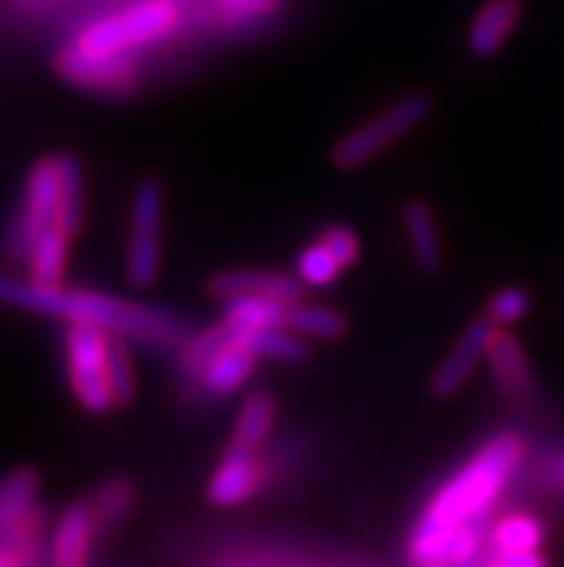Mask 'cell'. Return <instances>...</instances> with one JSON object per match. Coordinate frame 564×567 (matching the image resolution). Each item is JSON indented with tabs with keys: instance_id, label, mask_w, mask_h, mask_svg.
<instances>
[{
	"instance_id": "cb8c5ba5",
	"label": "cell",
	"mask_w": 564,
	"mask_h": 567,
	"mask_svg": "<svg viewBox=\"0 0 564 567\" xmlns=\"http://www.w3.org/2000/svg\"><path fill=\"white\" fill-rule=\"evenodd\" d=\"M225 317L236 329H259V326H286V315L291 302L274 300V297H234L225 300Z\"/></svg>"
},
{
	"instance_id": "d6986e66",
	"label": "cell",
	"mask_w": 564,
	"mask_h": 567,
	"mask_svg": "<svg viewBox=\"0 0 564 567\" xmlns=\"http://www.w3.org/2000/svg\"><path fill=\"white\" fill-rule=\"evenodd\" d=\"M84 216V171L72 153H58V228L75 239Z\"/></svg>"
},
{
	"instance_id": "6da1fadb",
	"label": "cell",
	"mask_w": 564,
	"mask_h": 567,
	"mask_svg": "<svg viewBox=\"0 0 564 567\" xmlns=\"http://www.w3.org/2000/svg\"><path fill=\"white\" fill-rule=\"evenodd\" d=\"M527 444L519 432L504 430L486 441L470 464L458 470L429 502L409 536V565L447 567V547L461 527L486 518L507 482L524 461Z\"/></svg>"
},
{
	"instance_id": "1f68e13d",
	"label": "cell",
	"mask_w": 564,
	"mask_h": 567,
	"mask_svg": "<svg viewBox=\"0 0 564 567\" xmlns=\"http://www.w3.org/2000/svg\"><path fill=\"white\" fill-rule=\"evenodd\" d=\"M486 567H551L539 550H495Z\"/></svg>"
},
{
	"instance_id": "9a60e30c",
	"label": "cell",
	"mask_w": 564,
	"mask_h": 567,
	"mask_svg": "<svg viewBox=\"0 0 564 567\" xmlns=\"http://www.w3.org/2000/svg\"><path fill=\"white\" fill-rule=\"evenodd\" d=\"M95 530L90 504H70L52 533V567H86Z\"/></svg>"
},
{
	"instance_id": "603a6c76",
	"label": "cell",
	"mask_w": 564,
	"mask_h": 567,
	"mask_svg": "<svg viewBox=\"0 0 564 567\" xmlns=\"http://www.w3.org/2000/svg\"><path fill=\"white\" fill-rule=\"evenodd\" d=\"M234 340V329H230L228 320H222V323L211 326V329L199 331V334H193L187 338L185 343L176 349V363H180V372L185 378H193V381H199L205 367L214 360V354L219 352L222 346L230 343Z\"/></svg>"
},
{
	"instance_id": "8992f818",
	"label": "cell",
	"mask_w": 564,
	"mask_h": 567,
	"mask_svg": "<svg viewBox=\"0 0 564 567\" xmlns=\"http://www.w3.org/2000/svg\"><path fill=\"white\" fill-rule=\"evenodd\" d=\"M162 219H165V194L156 179H142L130 199L127 251L124 274L136 288H147L162 271Z\"/></svg>"
},
{
	"instance_id": "ac0fdd59",
	"label": "cell",
	"mask_w": 564,
	"mask_h": 567,
	"mask_svg": "<svg viewBox=\"0 0 564 567\" xmlns=\"http://www.w3.org/2000/svg\"><path fill=\"white\" fill-rule=\"evenodd\" d=\"M274 424H277V398L268 389H257V392H250L245 398L239 412H236L230 444H239L257 453L263 441L271 435Z\"/></svg>"
},
{
	"instance_id": "83f0119b",
	"label": "cell",
	"mask_w": 564,
	"mask_h": 567,
	"mask_svg": "<svg viewBox=\"0 0 564 567\" xmlns=\"http://www.w3.org/2000/svg\"><path fill=\"white\" fill-rule=\"evenodd\" d=\"M340 274H343V266L337 262L335 254L320 239L308 245V248H302L300 257H297V277L308 288L335 286L340 280Z\"/></svg>"
},
{
	"instance_id": "7402d4cb",
	"label": "cell",
	"mask_w": 564,
	"mask_h": 567,
	"mask_svg": "<svg viewBox=\"0 0 564 567\" xmlns=\"http://www.w3.org/2000/svg\"><path fill=\"white\" fill-rule=\"evenodd\" d=\"M90 513L95 518V527L99 530H110V527L122 525L124 518L130 516V511L136 507V484L130 478H110V482L101 484L90 496Z\"/></svg>"
},
{
	"instance_id": "2e32d148",
	"label": "cell",
	"mask_w": 564,
	"mask_h": 567,
	"mask_svg": "<svg viewBox=\"0 0 564 567\" xmlns=\"http://www.w3.org/2000/svg\"><path fill=\"white\" fill-rule=\"evenodd\" d=\"M257 354L250 352L243 340L234 338L214 354V360L202 372L199 383L205 386V392H211L216 398L234 395L236 389L248 383V378L257 369Z\"/></svg>"
},
{
	"instance_id": "d4e9b609",
	"label": "cell",
	"mask_w": 564,
	"mask_h": 567,
	"mask_svg": "<svg viewBox=\"0 0 564 567\" xmlns=\"http://www.w3.org/2000/svg\"><path fill=\"white\" fill-rule=\"evenodd\" d=\"M38 496V475L32 470H18L0 482V536L21 525L32 511Z\"/></svg>"
},
{
	"instance_id": "ffe728a7",
	"label": "cell",
	"mask_w": 564,
	"mask_h": 567,
	"mask_svg": "<svg viewBox=\"0 0 564 567\" xmlns=\"http://www.w3.org/2000/svg\"><path fill=\"white\" fill-rule=\"evenodd\" d=\"M66 262H70V237L52 225L29 248V280L41 286H61L66 277Z\"/></svg>"
},
{
	"instance_id": "9c48e42d",
	"label": "cell",
	"mask_w": 564,
	"mask_h": 567,
	"mask_svg": "<svg viewBox=\"0 0 564 567\" xmlns=\"http://www.w3.org/2000/svg\"><path fill=\"white\" fill-rule=\"evenodd\" d=\"M495 323L486 315H481L479 320H472L461 338L452 343V349L447 352V358L435 367V372L429 374V395L435 401H450L455 398L461 389L466 386L475 369H479L481 360L486 358V343L493 338Z\"/></svg>"
},
{
	"instance_id": "7a4b0ae2",
	"label": "cell",
	"mask_w": 564,
	"mask_h": 567,
	"mask_svg": "<svg viewBox=\"0 0 564 567\" xmlns=\"http://www.w3.org/2000/svg\"><path fill=\"white\" fill-rule=\"evenodd\" d=\"M0 302L32 315L61 317L66 323L95 326L107 334H119L151 349H180L191 338L187 320L176 311L142 306L104 291L41 286L32 280H18L7 271H0Z\"/></svg>"
},
{
	"instance_id": "4dcf8cb0",
	"label": "cell",
	"mask_w": 564,
	"mask_h": 567,
	"mask_svg": "<svg viewBox=\"0 0 564 567\" xmlns=\"http://www.w3.org/2000/svg\"><path fill=\"white\" fill-rule=\"evenodd\" d=\"M286 0H214L216 12H222L234 23H254L263 18H271L283 9Z\"/></svg>"
},
{
	"instance_id": "52a82bcc",
	"label": "cell",
	"mask_w": 564,
	"mask_h": 567,
	"mask_svg": "<svg viewBox=\"0 0 564 567\" xmlns=\"http://www.w3.org/2000/svg\"><path fill=\"white\" fill-rule=\"evenodd\" d=\"M52 225H58V156H43L29 167L21 205L9 228L12 257L27 259L29 248Z\"/></svg>"
},
{
	"instance_id": "7c38bea8",
	"label": "cell",
	"mask_w": 564,
	"mask_h": 567,
	"mask_svg": "<svg viewBox=\"0 0 564 567\" xmlns=\"http://www.w3.org/2000/svg\"><path fill=\"white\" fill-rule=\"evenodd\" d=\"M524 18V0H486L466 29V52L475 61H490Z\"/></svg>"
},
{
	"instance_id": "5bb4252c",
	"label": "cell",
	"mask_w": 564,
	"mask_h": 567,
	"mask_svg": "<svg viewBox=\"0 0 564 567\" xmlns=\"http://www.w3.org/2000/svg\"><path fill=\"white\" fill-rule=\"evenodd\" d=\"M486 367L493 372V381L499 383L501 392H507L513 398H527L536 389V378H533V367L524 352L522 340L510 334L507 329L495 326L493 338L486 343Z\"/></svg>"
},
{
	"instance_id": "44dd1931",
	"label": "cell",
	"mask_w": 564,
	"mask_h": 567,
	"mask_svg": "<svg viewBox=\"0 0 564 567\" xmlns=\"http://www.w3.org/2000/svg\"><path fill=\"white\" fill-rule=\"evenodd\" d=\"M286 326L306 340H340L349 334V320L337 309L315 306V302H291L286 315Z\"/></svg>"
},
{
	"instance_id": "f1b7e54d",
	"label": "cell",
	"mask_w": 564,
	"mask_h": 567,
	"mask_svg": "<svg viewBox=\"0 0 564 567\" xmlns=\"http://www.w3.org/2000/svg\"><path fill=\"white\" fill-rule=\"evenodd\" d=\"M530 306H533V297H530L527 288L504 286L486 300L484 315L490 317L495 326H501V329H510V326L522 323L524 317L530 315Z\"/></svg>"
},
{
	"instance_id": "30bf717a",
	"label": "cell",
	"mask_w": 564,
	"mask_h": 567,
	"mask_svg": "<svg viewBox=\"0 0 564 567\" xmlns=\"http://www.w3.org/2000/svg\"><path fill=\"white\" fill-rule=\"evenodd\" d=\"M205 288L207 295L219 302L248 295L297 302L306 295V286L300 282V277H288V274L279 271H259V268H230V271H219L207 280Z\"/></svg>"
},
{
	"instance_id": "e0dca14e",
	"label": "cell",
	"mask_w": 564,
	"mask_h": 567,
	"mask_svg": "<svg viewBox=\"0 0 564 567\" xmlns=\"http://www.w3.org/2000/svg\"><path fill=\"white\" fill-rule=\"evenodd\" d=\"M234 329V338L243 340L259 360H277V363H302L311 349L308 340L288 326H259V329Z\"/></svg>"
},
{
	"instance_id": "f546056e",
	"label": "cell",
	"mask_w": 564,
	"mask_h": 567,
	"mask_svg": "<svg viewBox=\"0 0 564 567\" xmlns=\"http://www.w3.org/2000/svg\"><path fill=\"white\" fill-rule=\"evenodd\" d=\"M320 239L326 248H329L331 254H335V259L343 266V271H349V268L358 266L360 259V239L358 234L349 228V225H326V228L320 230Z\"/></svg>"
},
{
	"instance_id": "ba28073f",
	"label": "cell",
	"mask_w": 564,
	"mask_h": 567,
	"mask_svg": "<svg viewBox=\"0 0 564 567\" xmlns=\"http://www.w3.org/2000/svg\"><path fill=\"white\" fill-rule=\"evenodd\" d=\"M55 72L72 86L93 90V93L124 95L133 93L139 84V72L133 58H90L72 43L61 47L55 55Z\"/></svg>"
},
{
	"instance_id": "8fae6325",
	"label": "cell",
	"mask_w": 564,
	"mask_h": 567,
	"mask_svg": "<svg viewBox=\"0 0 564 567\" xmlns=\"http://www.w3.org/2000/svg\"><path fill=\"white\" fill-rule=\"evenodd\" d=\"M259 482H263V470L254 450L230 444L207 482V502L216 507H239L257 493Z\"/></svg>"
},
{
	"instance_id": "4316f807",
	"label": "cell",
	"mask_w": 564,
	"mask_h": 567,
	"mask_svg": "<svg viewBox=\"0 0 564 567\" xmlns=\"http://www.w3.org/2000/svg\"><path fill=\"white\" fill-rule=\"evenodd\" d=\"M490 536H493L495 550H539L544 542V527L539 518L515 513V516L501 518Z\"/></svg>"
},
{
	"instance_id": "d6a6232c",
	"label": "cell",
	"mask_w": 564,
	"mask_h": 567,
	"mask_svg": "<svg viewBox=\"0 0 564 567\" xmlns=\"http://www.w3.org/2000/svg\"><path fill=\"white\" fill-rule=\"evenodd\" d=\"M544 478H547L553 487L564 489V450H562V453L553 455L551 464H547V470H544Z\"/></svg>"
},
{
	"instance_id": "4fadbf2b",
	"label": "cell",
	"mask_w": 564,
	"mask_h": 567,
	"mask_svg": "<svg viewBox=\"0 0 564 567\" xmlns=\"http://www.w3.org/2000/svg\"><path fill=\"white\" fill-rule=\"evenodd\" d=\"M400 225L407 237L409 254H412L414 268L427 277H435L443 271V239L438 228L435 210L427 199H409L400 208Z\"/></svg>"
},
{
	"instance_id": "5b68a950",
	"label": "cell",
	"mask_w": 564,
	"mask_h": 567,
	"mask_svg": "<svg viewBox=\"0 0 564 567\" xmlns=\"http://www.w3.org/2000/svg\"><path fill=\"white\" fill-rule=\"evenodd\" d=\"M107 331L86 323H70L64 334L66 381L75 401L93 415H107L115 410L107 381Z\"/></svg>"
},
{
	"instance_id": "484cf974",
	"label": "cell",
	"mask_w": 564,
	"mask_h": 567,
	"mask_svg": "<svg viewBox=\"0 0 564 567\" xmlns=\"http://www.w3.org/2000/svg\"><path fill=\"white\" fill-rule=\"evenodd\" d=\"M107 381L113 389L115 410L136 401V367H133L127 340L119 334H110L107 340Z\"/></svg>"
},
{
	"instance_id": "3957f363",
	"label": "cell",
	"mask_w": 564,
	"mask_h": 567,
	"mask_svg": "<svg viewBox=\"0 0 564 567\" xmlns=\"http://www.w3.org/2000/svg\"><path fill=\"white\" fill-rule=\"evenodd\" d=\"M180 27L171 0H144L136 7L99 18L72 38V47L90 58H127L142 47L165 41Z\"/></svg>"
},
{
	"instance_id": "836d02e7",
	"label": "cell",
	"mask_w": 564,
	"mask_h": 567,
	"mask_svg": "<svg viewBox=\"0 0 564 567\" xmlns=\"http://www.w3.org/2000/svg\"><path fill=\"white\" fill-rule=\"evenodd\" d=\"M0 567H21V556L14 550H0Z\"/></svg>"
},
{
	"instance_id": "277c9868",
	"label": "cell",
	"mask_w": 564,
	"mask_h": 567,
	"mask_svg": "<svg viewBox=\"0 0 564 567\" xmlns=\"http://www.w3.org/2000/svg\"><path fill=\"white\" fill-rule=\"evenodd\" d=\"M432 107H435V101L429 93H407L403 99L392 101L369 122L358 124L343 138H337V144L331 147V165L337 171H358V167L369 165L372 158L409 136L414 127H421L432 115Z\"/></svg>"
}]
</instances>
